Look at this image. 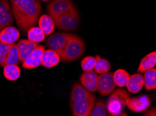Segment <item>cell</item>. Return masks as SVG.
Returning a JSON list of instances; mask_svg holds the SVG:
<instances>
[{
    "instance_id": "cell-11",
    "label": "cell",
    "mask_w": 156,
    "mask_h": 116,
    "mask_svg": "<svg viewBox=\"0 0 156 116\" xmlns=\"http://www.w3.org/2000/svg\"><path fill=\"white\" fill-rule=\"evenodd\" d=\"M45 51L43 45H39L23 61L22 66L25 69L36 68L41 64V57Z\"/></svg>"
},
{
    "instance_id": "cell-17",
    "label": "cell",
    "mask_w": 156,
    "mask_h": 116,
    "mask_svg": "<svg viewBox=\"0 0 156 116\" xmlns=\"http://www.w3.org/2000/svg\"><path fill=\"white\" fill-rule=\"evenodd\" d=\"M156 64V53L155 51H153L142 58L139 63L138 68V72L144 73L146 71L154 68Z\"/></svg>"
},
{
    "instance_id": "cell-31",
    "label": "cell",
    "mask_w": 156,
    "mask_h": 116,
    "mask_svg": "<svg viewBox=\"0 0 156 116\" xmlns=\"http://www.w3.org/2000/svg\"><path fill=\"white\" fill-rule=\"evenodd\" d=\"M43 2H47V1H49V0H42Z\"/></svg>"
},
{
    "instance_id": "cell-18",
    "label": "cell",
    "mask_w": 156,
    "mask_h": 116,
    "mask_svg": "<svg viewBox=\"0 0 156 116\" xmlns=\"http://www.w3.org/2000/svg\"><path fill=\"white\" fill-rule=\"evenodd\" d=\"M39 27L46 35H51L55 30V22L48 15H43L39 18Z\"/></svg>"
},
{
    "instance_id": "cell-19",
    "label": "cell",
    "mask_w": 156,
    "mask_h": 116,
    "mask_svg": "<svg viewBox=\"0 0 156 116\" xmlns=\"http://www.w3.org/2000/svg\"><path fill=\"white\" fill-rule=\"evenodd\" d=\"M144 86L147 91H152L156 88V70L155 68L148 70L144 72Z\"/></svg>"
},
{
    "instance_id": "cell-30",
    "label": "cell",
    "mask_w": 156,
    "mask_h": 116,
    "mask_svg": "<svg viewBox=\"0 0 156 116\" xmlns=\"http://www.w3.org/2000/svg\"><path fill=\"white\" fill-rule=\"evenodd\" d=\"M11 1V6L12 5H13V4H15L16 2H17L18 0H10Z\"/></svg>"
},
{
    "instance_id": "cell-14",
    "label": "cell",
    "mask_w": 156,
    "mask_h": 116,
    "mask_svg": "<svg viewBox=\"0 0 156 116\" xmlns=\"http://www.w3.org/2000/svg\"><path fill=\"white\" fill-rule=\"evenodd\" d=\"M39 46L38 43L30 41L29 40H20L17 44L20 61L23 62L26 58Z\"/></svg>"
},
{
    "instance_id": "cell-5",
    "label": "cell",
    "mask_w": 156,
    "mask_h": 116,
    "mask_svg": "<svg viewBox=\"0 0 156 116\" xmlns=\"http://www.w3.org/2000/svg\"><path fill=\"white\" fill-rule=\"evenodd\" d=\"M54 22L59 29L62 31H76L79 26V12L76 6L59 17L53 19Z\"/></svg>"
},
{
    "instance_id": "cell-22",
    "label": "cell",
    "mask_w": 156,
    "mask_h": 116,
    "mask_svg": "<svg viewBox=\"0 0 156 116\" xmlns=\"http://www.w3.org/2000/svg\"><path fill=\"white\" fill-rule=\"evenodd\" d=\"M19 62H20V57H19L18 49L17 44L15 43L10 46L4 65H17Z\"/></svg>"
},
{
    "instance_id": "cell-28",
    "label": "cell",
    "mask_w": 156,
    "mask_h": 116,
    "mask_svg": "<svg viewBox=\"0 0 156 116\" xmlns=\"http://www.w3.org/2000/svg\"><path fill=\"white\" fill-rule=\"evenodd\" d=\"M144 116H156V109L155 108H153L148 110L144 113Z\"/></svg>"
},
{
    "instance_id": "cell-27",
    "label": "cell",
    "mask_w": 156,
    "mask_h": 116,
    "mask_svg": "<svg viewBox=\"0 0 156 116\" xmlns=\"http://www.w3.org/2000/svg\"><path fill=\"white\" fill-rule=\"evenodd\" d=\"M9 45H6L0 42V66L4 67V63L8 54L9 48H10Z\"/></svg>"
},
{
    "instance_id": "cell-9",
    "label": "cell",
    "mask_w": 156,
    "mask_h": 116,
    "mask_svg": "<svg viewBox=\"0 0 156 116\" xmlns=\"http://www.w3.org/2000/svg\"><path fill=\"white\" fill-rule=\"evenodd\" d=\"M14 16L9 0H0V31L12 25Z\"/></svg>"
},
{
    "instance_id": "cell-7",
    "label": "cell",
    "mask_w": 156,
    "mask_h": 116,
    "mask_svg": "<svg viewBox=\"0 0 156 116\" xmlns=\"http://www.w3.org/2000/svg\"><path fill=\"white\" fill-rule=\"evenodd\" d=\"M74 6V4L71 0H53L49 3L47 11L49 16L53 20Z\"/></svg>"
},
{
    "instance_id": "cell-2",
    "label": "cell",
    "mask_w": 156,
    "mask_h": 116,
    "mask_svg": "<svg viewBox=\"0 0 156 116\" xmlns=\"http://www.w3.org/2000/svg\"><path fill=\"white\" fill-rule=\"evenodd\" d=\"M95 104L93 94L81 84L75 83L70 95V108L73 116H90Z\"/></svg>"
},
{
    "instance_id": "cell-12",
    "label": "cell",
    "mask_w": 156,
    "mask_h": 116,
    "mask_svg": "<svg viewBox=\"0 0 156 116\" xmlns=\"http://www.w3.org/2000/svg\"><path fill=\"white\" fill-rule=\"evenodd\" d=\"M80 81L85 89L89 92H95L98 90V75L93 70L84 72L80 77Z\"/></svg>"
},
{
    "instance_id": "cell-26",
    "label": "cell",
    "mask_w": 156,
    "mask_h": 116,
    "mask_svg": "<svg viewBox=\"0 0 156 116\" xmlns=\"http://www.w3.org/2000/svg\"><path fill=\"white\" fill-rule=\"evenodd\" d=\"M90 116H106V109L105 101L99 100L96 102Z\"/></svg>"
},
{
    "instance_id": "cell-20",
    "label": "cell",
    "mask_w": 156,
    "mask_h": 116,
    "mask_svg": "<svg viewBox=\"0 0 156 116\" xmlns=\"http://www.w3.org/2000/svg\"><path fill=\"white\" fill-rule=\"evenodd\" d=\"M4 75L6 79L15 81L20 76V69L18 65H7L4 67Z\"/></svg>"
},
{
    "instance_id": "cell-8",
    "label": "cell",
    "mask_w": 156,
    "mask_h": 116,
    "mask_svg": "<svg viewBox=\"0 0 156 116\" xmlns=\"http://www.w3.org/2000/svg\"><path fill=\"white\" fill-rule=\"evenodd\" d=\"M116 85L113 80V73L106 72L98 76V90L99 93L103 96H106L112 93Z\"/></svg>"
},
{
    "instance_id": "cell-25",
    "label": "cell",
    "mask_w": 156,
    "mask_h": 116,
    "mask_svg": "<svg viewBox=\"0 0 156 116\" xmlns=\"http://www.w3.org/2000/svg\"><path fill=\"white\" fill-rule=\"evenodd\" d=\"M96 64V58L93 56H86L83 59L81 65L82 70L84 72H88V71H91L94 70V65Z\"/></svg>"
},
{
    "instance_id": "cell-23",
    "label": "cell",
    "mask_w": 156,
    "mask_h": 116,
    "mask_svg": "<svg viewBox=\"0 0 156 116\" xmlns=\"http://www.w3.org/2000/svg\"><path fill=\"white\" fill-rule=\"evenodd\" d=\"M45 37L46 35L39 27H32L27 31L28 40L31 42L39 43L44 41Z\"/></svg>"
},
{
    "instance_id": "cell-10",
    "label": "cell",
    "mask_w": 156,
    "mask_h": 116,
    "mask_svg": "<svg viewBox=\"0 0 156 116\" xmlns=\"http://www.w3.org/2000/svg\"><path fill=\"white\" fill-rule=\"evenodd\" d=\"M151 99L148 95H143L132 98L128 99L127 106L129 110L136 113H141L149 108Z\"/></svg>"
},
{
    "instance_id": "cell-16",
    "label": "cell",
    "mask_w": 156,
    "mask_h": 116,
    "mask_svg": "<svg viewBox=\"0 0 156 116\" xmlns=\"http://www.w3.org/2000/svg\"><path fill=\"white\" fill-rule=\"evenodd\" d=\"M144 86V78L141 74H134L129 77L126 87L129 93H137Z\"/></svg>"
},
{
    "instance_id": "cell-24",
    "label": "cell",
    "mask_w": 156,
    "mask_h": 116,
    "mask_svg": "<svg viewBox=\"0 0 156 116\" xmlns=\"http://www.w3.org/2000/svg\"><path fill=\"white\" fill-rule=\"evenodd\" d=\"M95 58L96 64L94 68V72L100 75L108 72V71L111 69V63L109 61L105 58H101L99 55H97Z\"/></svg>"
},
{
    "instance_id": "cell-4",
    "label": "cell",
    "mask_w": 156,
    "mask_h": 116,
    "mask_svg": "<svg viewBox=\"0 0 156 116\" xmlns=\"http://www.w3.org/2000/svg\"><path fill=\"white\" fill-rule=\"evenodd\" d=\"M84 51L83 41L77 35H72L60 56L64 61H72L81 57Z\"/></svg>"
},
{
    "instance_id": "cell-6",
    "label": "cell",
    "mask_w": 156,
    "mask_h": 116,
    "mask_svg": "<svg viewBox=\"0 0 156 116\" xmlns=\"http://www.w3.org/2000/svg\"><path fill=\"white\" fill-rule=\"evenodd\" d=\"M72 35L67 33H55V34L51 35L48 38L46 41V45L49 49L55 51L59 55H60Z\"/></svg>"
},
{
    "instance_id": "cell-13",
    "label": "cell",
    "mask_w": 156,
    "mask_h": 116,
    "mask_svg": "<svg viewBox=\"0 0 156 116\" xmlns=\"http://www.w3.org/2000/svg\"><path fill=\"white\" fill-rule=\"evenodd\" d=\"M20 37V31L14 27H7L0 31V42L9 45L15 44Z\"/></svg>"
},
{
    "instance_id": "cell-15",
    "label": "cell",
    "mask_w": 156,
    "mask_h": 116,
    "mask_svg": "<svg viewBox=\"0 0 156 116\" xmlns=\"http://www.w3.org/2000/svg\"><path fill=\"white\" fill-rule=\"evenodd\" d=\"M59 54L51 49L45 50L41 57V64L44 68H51L58 65L60 61Z\"/></svg>"
},
{
    "instance_id": "cell-3",
    "label": "cell",
    "mask_w": 156,
    "mask_h": 116,
    "mask_svg": "<svg viewBox=\"0 0 156 116\" xmlns=\"http://www.w3.org/2000/svg\"><path fill=\"white\" fill-rule=\"evenodd\" d=\"M105 104L106 109L109 114H119L123 112L129 99V94L126 91L118 89L112 92Z\"/></svg>"
},
{
    "instance_id": "cell-29",
    "label": "cell",
    "mask_w": 156,
    "mask_h": 116,
    "mask_svg": "<svg viewBox=\"0 0 156 116\" xmlns=\"http://www.w3.org/2000/svg\"><path fill=\"white\" fill-rule=\"evenodd\" d=\"M108 116H128L127 113L122 112L120 113H119V114H115V115H113V114H109Z\"/></svg>"
},
{
    "instance_id": "cell-21",
    "label": "cell",
    "mask_w": 156,
    "mask_h": 116,
    "mask_svg": "<svg viewBox=\"0 0 156 116\" xmlns=\"http://www.w3.org/2000/svg\"><path fill=\"white\" fill-rule=\"evenodd\" d=\"M113 77L115 84L117 86L125 87L126 86L127 81H128V79L130 76H129V73L125 70L119 69L117 70L113 73Z\"/></svg>"
},
{
    "instance_id": "cell-1",
    "label": "cell",
    "mask_w": 156,
    "mask_h": 116,
    "mask_svg": "<svg viewBox=\"0 0 156 116\" xmlns=\"http://www.w3.org/2000/svg\"><path fill=\"white\" fill-rule=\"evenodd\" d=\"M11 8L19 28L24 32L36 25L41 13L39 0H18Z\"/></svg>"
}]
</instances>
